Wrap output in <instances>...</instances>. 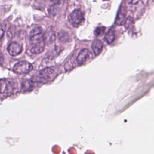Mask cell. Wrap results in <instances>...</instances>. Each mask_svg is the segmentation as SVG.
I'll return each mask as SVG.
<instances>
[{"label":"cell","mask_w":154,"mask_h":154,"mask_svg":"<svg viewBox=\"0 0 154 154\" xmlns=\"http://www.w3.org/2000/svg\"><path fill=\"white\" fill-rule=\"evenodd\" d=\"M58 75V72L57 69H54L52 67H48L44 69L39 72L37 77L34 79H32L34 82H48L54 80V79Z\"/></svg>","instance_id":"cell-1"},{"label":"cell","mask_w":154,"mask_h":154,"mask_svg":"<svg viewBox=\"0 0 154 154\" xmlns=\"http://www.w3.org/2000/svg\"><path fill=\"white\" fill-rule=\"evenodd\" d=\"M32 69V66L31 63L26 61H19L13 67V71L18 74H26L29 73Z\"/></svg>","instance_id":"cell-2"},{"label":"cell","mask_w":154,"mask_h":154,"mask_svg":"<svg viewBox=\"0 0 154 154\" xmlns=\"http://www.w3.org/2000/svg\"><path fill=\"white\" fill-rule=\"evenodd\" d=\"M15 85L13 81L10 79L0 80V92L5 94H10L14 90Z\"/></svg>","instance_id":"cell-3"},{"label":"cell","mask_w":154,"mask_h":154,"mask_svg":"<svg viewBox=\"0 0 154 154\" xmlns=\"http://www.w3.org/2000/svg\"><path fill=\"white\" fill-rule=\"evenodd\" d=\"M69 21L73 26H78L84 20V15L79 10H75L73 11L68 17Z\"/></svg>","instance_id":"cell-4"},{"label":"cell","mask_w":154,"mask_h":154,"mask_svg":"<svg viewBox=\"0 0 154 154\" xmlns=\"http://www.w3.org/2000/svg\"><path fill=\"white\" fill-rule=\"evenodd\" d=\"M91 57V52L87 48L82 49L78 54L76 57V63L81 66L87 62V61Z\"/></svg>","instance_id":"cell-5"},{"label":"cell","mask_w":154,"mask_h":154,"mask_svg":"<svg viewBox=\"0 0 154 154\" xmlns=\"http://www.w3.org/2000/svg\"><path fill=\"white\" fill-rule=\"evenodd\" d=\"M8 53L12 56H16L21 53L22 48L20 44L16 42H13L8 45L7 48Z\"/></svg>","instance_id":"cell-6"},{"label":"cell","mask_w":154,"mask_h":154,"mask_svg":"<svg viewBox=\"0 0 154 154\" xmlns=\"http://www.w3.org/2000/svg\"><path fill=\"white\" fill-rule=\"evenodd\" d=\"M126 7L122 5L120 8L118 13V15L116 19V23L117 25H123L126 20Z\"/></svg>","instance_id":"cell-7"},{"label":"cell","mask_w":154,"mask_h":154,"mask_svg":"<svg viewBox=\"0 0 154 154\" xmlns=\"http://www.w3.org/2000/svg\"><path fill=\"white\" fill-rule=\"evenodd\" d=\"M45 43L42 39L35 43L34 45L32 47L30 52L33 54H37L42 52L44 51Z\"/></svg>","instance_id":"cell-8"},{"label":"cell","mask_w":154,"mask_h":154,"mask_svg":"<svg viewBox=\"0 0 154 154\" xmlns=\"http://www.w3.org/2000/svg\"><path fill=\"white\" fill-rule=\"evenodd\" d=\"M42 40L45 43H50L54 42L55 39V32L52 29H48L43 35Z\"/></svg>","instance_id":"cell-9"},{"label":"cell","mask_w":154,"mask_h":154,"mask_svg":"<svg viewBox=\"0 0 154 154\" xmlns=\"http://www.w3.org/2000/svg\"><path fill=\"white\" fill-rule=\"evenodd\" d=\"M103 47V43L98 39H96L93 42V43L91 45V48L93 51V53L95 55H98L100 54V52L102 51Z\"/></svg>","instance_id":"cell-10"},{"label":"cell","mask_w":154,"mask_h":154,"mask_svg":"<svg viewBox=\"0 0 154 154\" xmlns=\"http://www.w3.org/2000/svg\"><path fill=\"white\" fill-rule=\"evenodd\" d=\"M34 82L31 79L24 80L22 83V89L24 91H29L32 90L34 86Z\"/></svg>","instance_id":"cell-11"},{"label":"cell","mask_w":154,"mask_h":154,"mask_svg":"<svg viewBox=\"0 0 154 154\" xmlns=\"http://www.w3.org/2000/svg\"><path fill=\"white\" fill-rule=\"evenodd\" d=\"M105 40L108 43H111L115 39V31L113 28H111L109 31L106 34L105 36Z\"/></svg>","instance_id":"cell-12"},{"label":"cell","mask_w":154,"mask_h":154,"mask_svg":"<svg viewBox=\"0 0 154 154\" xmlns=\"http://www.w3.org/2000/svg\"><path fill=\"white\" fill-rule=\"evenodd\" d=\"M42 32V28L40 26L35 27L31 32H30V38L31 40L34 39L37 36L40 35Z\"/></svg>","instance_id":"cell-13"},{"label":"cell","mask_w":154,"mask_h":154,"mask_svg":"<svg viewBox=\"0 0 154 154\" xmlns=\"http://www.w3.org/2000/svg\"><path fill=\"white\" fill-rule=\"evenodd\" d=\"M134 23V19H133L132 17H128L126 19V20H125V23H124L125 26L126 28H129L131 27L132 25H133Z\"/></svg>","instance_id":"cell-14"},{"label":"cell","mask_w":154,"mask_h":154,"mask_svg":"<svg viewBox=\"0 0 154 154\" xmlns=\"http://www.w3.org/2000/svg\"><path fill=\"white\" fill-rule=\"evenodd\" d=\"M75 67V64L73 61H72L71 60H69L68 61L66 62V63L64 65V68L66 71L70 70Z\"/></svg>","instance_id":"cell-15"},{"label":"cell","mask_w":154,"mask_h":154,"mask_svg":"<svg viewBox=\"0 0 154 154\" xmlns=\"http://www.w3.org/2000/svg\"><path fill=\"white\" fill-rule=\"evenodd\" d=\"M105 30H106V28L104 26L97 27L94 31V35L96 36H99V35L103 34L105 32Z\"/></svg>","instance_id":"cell-16"},{"label":"cell","mask_w":154,"mask_h":154,"mask_svg":"<svg viewBox=\"0 0 154 154\" xmlns=\"http://www.w3.org/2000/svg\"><path fill=\"white\" fill-rule=\"evenodd\" d=\"M6 28H7V25L5 23L0 24V39L4 35V34Z\"/></svg>","instance_id":"cell-17"},{"label":"cell","mask_w":154,"mask_h":154,"mask_svg":"<svg viewBox=\"0 0 154 154\" xmlns=\"http://www.w3.org/2000/svg\"><path fill=\"white\" fill-rule=\"evenodd\" d=\"M140 0H126V2L130 5H136L140 2Z\"/></svg>","instance_id":"cell-18"},{"label":"cell","mask_w":154,"mask_h":154,"mask_svg":"<svg viewBox=\"0 0 154 154\" xmlns=\"http://www.w3.org/2000/svg\"><path fill=\"white\" fill-rule=\"evenodd\" d=\"M50 1L55 4H59L61 0H50Z\"/></svg>","instance_id":"cell-19"},{"label":"cell","mask_w":154,"mask_h":154,"mask_svg":"<svg viewBox=\"0 0 154 154\" xmlns=\"http://www.w3.org/2000/svg\"><path fill=\"white\" fill-rule=\"evenodd\" d=\"M103 1H108V0H103Z\"/></svg>","instance_id":"cell-20"}]
</instances>
